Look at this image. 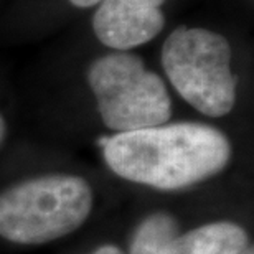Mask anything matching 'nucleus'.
<instances>
[{
	"instance_id": "nucleus-9",
	"label": "nucleus",
	"mask_w": 254,
	"mask_h": 254,
	"mask_svg": "<svg viewBox=\"0 0 254 254\" xmlns=\"http://www.w3.org/2000/svg\"><path fill=\"white\" fill-rule=\"evenodd\" d=\"M71 3L76 5V7H81V8H88V7H93V5L99 3L101 0H69Z\"/></svg>"
},
{
	"instance_id": "nucleus-2",
	"label": "nucleus",
	"mask_w": 254,
	"mask_h": 254,
	"mask_svg": "<svg viewBox=\"0 0 254 254\" xmlns=\"http://www.w3.org/2000/svg\"><path fill=\"white\" fill-rule=\"evenodd\" d=\"M93 206V189L78 175L18 182L0 191V238L22 246L48 245L79 230Z\"/></svg>"
},
{
	"instance_id": "nucleus-6",
	"label": "nucleus",
	"mask_w": 254,
	"mask_h": 254,
	"mask_svg": "<svg viewBox=\"0 0 254 254\" xmlns=\"http://www.w3.org/2000/svg\"><path fill=\"white\" fill-rule=\"evenodd\" d=\"M250 245V236L240 223L218 220L177 235L162 254H238Z\"/></svg>"
},
{
	"instance_id": "nucleus-5",
	"label": "nucleus",
	"mask_w": 254,
	"mask_h": 254,
	"mask_svg": "<svg viewBox=\"0 0 254 254\" xmlns=\"http://www.w3.org/2000/svg\"><path fill=\"white\" fill-rule=\"evenodd\" d=\"M165 0H101L93 28L99 42L129 50L155 38L165 25L160 5Z\"/></svg>"
},
{
	"instance_id": "nucleus-10",
	"label": "nucleus",
	"mask_w": 254,
	"mask_h": 254,
	"mask_svg": "<svg viewBox=\"0 0 254 254\" xmlns=\"http://www.w3.org/2000/svg\"><path fill=\"white\" fill-rule=\"evenodd\" d=\"M5 134H7V124H5L3 118L0 116V144H2V140H3Z\"/></svg>"
},
{
	"instance_id": "nucleus-7",
	"label": "nucleus",
	"mask_w": 254,
	"mask_h": 254,
	"mask_svg": "<svg viewBox=\"0 0 254 254\" xmlns=\"http://www.w3.org/2000/svg\"><path fill=\"white\" fill-rule=\"evenodd\" d=\"M177 233L179 225L174 216L164 211L152 213L135 228L129 254H162Z\"/></svg>"
},
{
	"instance_id": "nucleus-1",
	"label": "nucleus",
	"mask_w": 254,
	"mask_h": 254,
	"mask_svg": "<svg viewBox=\"0 0 254 254\" xmlns=\"http://www.w3.org/2000/svg\"><path fill=\"white\" fill-rule=\"evenodd\" d=\"M106 164L132 184L184 190L218 175L233 147L220 129L198 123L160 124L101 139Z\"/></svg>"
},
{
	"instance_id": "nucleus-8",
	"label": "nucleus",
	"mask_w": 254,
	"mask_h": 254,
	"mask_svg": "<svg viewBox=\"0 0 254 254\" xmlns=\"http://www.w3.org/2000/svg\"><path fill=\"white\" fill-rule=\"evenodd\" d=\"M89 254H124V251L116 245H103V246L96 248V250Z\"/></svg>"
},
{
	"instance_id": "nucleus-11",
	"label": "nucleus",
	"mask_w": 254,
	"mask_h": 254,
	"mask_svg": "<svg viewBox=\"0 0 254 254\" xmlns=\"http://www.w3.org/2000/svg\"><path fill=\"white\" fill-rule=\"evenodd\" d=\"M238 254H254V250H253V245H251V243H250V245H248L246 248H245V250H241L240 253H238Z\"/></svg>"
},
{
	"instance_id": "nucleus-3",
	"label": "nucleus",
	"mask_w": 254,
	"mask_h": 254,
	"mask_svg": "<svg viewBox=\"0 0 254 254\" xmlns=\"http://www.w3.org/2000/svg\"><path fill=\"white\" fill-rule=\"evenodd\" d=\"M162 66L177 93L203 116L223 118L235 108L236 76L225 37L205 28H177L162 48Z\"/></svg>"
},
{
	"instance_id": "nucleus-4",
	"label": "nucleus",
	"mask_w": 254,
	"mask_h": 254,
	"mask_svg": "<svg viewBox=\"0 0 254 254\" xmlns=\"http://www.w3.org/2000/svg\"><path fill=\"white\" fill-rule=\"evenodd\" d=\"M88 83L104 126L116 134L169 123L172 99L167 86L135 55L111 53L96 60Z\"/></svg>"
}]
</instances>
